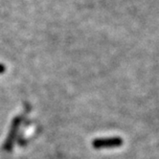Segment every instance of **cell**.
<instances>
[{"label": "cell", "instance_id": "1", "mask_svg": "<svg viewBox=\"0 0 159 159\" xmlns=\"http://www.w3.org/2000/svg\"><path fill=\"white\" fill-rule=\"evenodd\" d=\"M93 147L96 149L102 148H114L120 147L123 144V140L119 137H111V138H100L93 141Z\"/></svg>", "mask_w": 159, "mask_h": 159}, {"label": "cell", "instance_id": "2", "mask_svg": "<svg viewBox=\"0 0 159 159\" xmlns=\"http://www.w3.org/2000/svg\"><path fill=\"white\" fill-rule=\"evenodd\" d=\"M20 121H21V119H20V118H16V119L14 121V123H13V127H12V130H11L9 137H8V138H7V140H6L5 149L9 150L10 148H11V146H12L13 141H14V139H15V137H16V129H17L18 124L20 123Z\"/></svg>", "mask_w": 159, "mask_h": 159}]
</instances>
